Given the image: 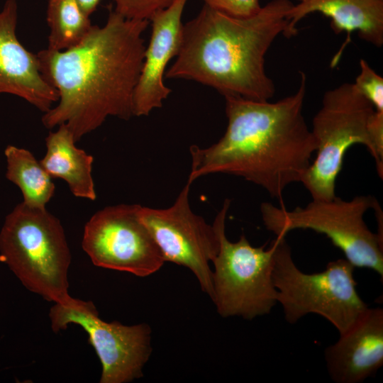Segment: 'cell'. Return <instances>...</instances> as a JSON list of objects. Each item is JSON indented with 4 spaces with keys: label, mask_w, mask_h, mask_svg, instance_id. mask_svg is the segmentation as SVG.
Here are the masks:
<instances>
[{
    "label": "cell",
    "mask_w": 383,
    "mask_h": 383,
    "mask_svg": "<svg viewBox=\"0 0 383 383\" xmlns=\"http://www.w3.org/2000/svg\"><path fill=\"white\" fill-rule=\"evenodd\" d=\"M150 21L127 19L110 9L106 23L92 26L77 45L36 55L41 73L58 94L43 125L65 124L76 142L109 116H133V98L143 65V34Z\"/></svg>",
    "instance_id": "1"
},
{
    "label": "cell",
    "mask_w": 383,
    "mask_h": 383,
    "mask_svg": "<svg viewBox=\"0 0 383 383\" xmlns=\"http://www.w3.org/2000/svg\"><path fill=\"white\" fill-rule=\"evenodd\" d=\"M298 89L277 101L226 96L228 125L214 144L191 145L187 182L213 173L242 177L282 199L289 184L300 182L312 162L316 142L303 107L306 76L299 72Z\"/></svg>",
    "instance_id": "2"
},
{
    "label": "cell",
    "mask_w": 383,
    "mask_h": 383,
    "mask_svg": "<svg viewBox=\"0 0 383 383\" xmlns=\"http://www.w3.org/2000/svg\"><path fill=\"white\" fill-rule=\"evenodd\" d=\"M293 5L290 0H271L248 17L204 5L184 24L179 52L165 77L196 81L223 96L269 101L275 87L266 73L265 57L278 35L287 32Z\"/></svg>",
    "instance_id": "3"
},
{
    "label": "cell",
    "mask_w": 383,
    "mask_h": 383,
    "mask_svg": "<svg viewBox=\"0 0 383 383\" xmlns=\"http://www.w3.org/2000/svg\"><path fill=\"white\" fill-rule=\"evenodd\" d=\"M71 252L60 221L46 209L18 204L0 232V261L30 292L60 303L68 292Z\"/></svg>",
    "instance_id": "4"
},
{
    "label": "cell",
    "mask_w": 383,
    "mask_h": 383,
    "mask_svg": "<svg viewBox=\"0 0 383 383\" xmlns=\"http://www.w3.org/2000/svg\"><path fill=\"white\" fill-rule=\"evenodd\" d=\"M271 243L277 301L288 323L294 324L306 315L316 313L329 321L340 335L367 310L356 289L355 267L348 260L331 261L323 271L308 274L294 263L285 236L276 235Z\"/></svg>",
    "instance_id": "5"
},
{
    "label": "cell",
    "mask_w": 383,
    "mask_h": 383,
    "mask_svg": "<svg viewBox=\"0 0 383 383\" xmlns=\"http://www.w3.org/2000/svg\"><path fill=\"white\" fill-rule=\"evenodd\" d=\"M374 112L373 105L353 83H343L324 93L311 128L316 142V155L300 182L312 199L330 200L335 196V182L345 154L355 144L367 148L382 178L383 159L370 131Z\"/></svg>",
    "instance_id": "6"
},
{
    "label": "cell",
    "mask_w": 383,
    "mask_h": 383,
    "mask_svg": "<svg viewBox=\"0 0 383 383\" xmlns=\"http://www.w3.org/2000/svg\"><path fill=\"white\" fill-rule=\"evenodd\" d=\"M377 201L370 196L350 200L335 196L316 200L305 207L288 211L269 202L261 204L265 228L275 235H284L295 229H309L326 235L344 253L355 267L368 268L383 277V240L372 232L364 221L365 212Z\"/></svg>",
    "instance_id": "7"
},
{
    "label": "cell",
    "mask_w": 383,
    "mask_h": 383,
    "mask_svg": "<svg viewBox=\"0 0 383 383\" xmlns=\"http://www.w3.org/2000/svg\"><path fill=\"white\" fill-rule=\"evenodd\" d=\"M231 201L226 199L213 226L219 250L212 261L213 296L217 312L224 318L240 316L251 320L269 313L277 303L272 272L274 249L270 243L253 247L244 234L236 242L226 235V219Z\"/></svg>",
    "instance_id": "8"
},
{
    "label": "cell",
    "mask_w": 383,
    "mask_h": 383,
    "mask_svg": "<svg viewBox=\"0 0 383 383\" xmlns=\"http://www.w3.org/2000/svg\"><path fill=\"white\" fill-rule=\"evenodd\" d=\"M49 317L55 333L76 324L87 333L101 364L100 383H127L143 376V367L152 353L151 329L148 324L126 326L104 321L91 301L71 296L55 303Z\"/></svg>",
    "instance_id": "9"
},
{
    "label": "cell",
    "mask_w": 383,
    "mask_h": 383,
    "mask_svg": "<svg viewBox=\"0 0 383 383\" xmlns=\"http://www.w3.org/2000/svg\"><path fill=\"white\" fill-rule=\"evenodd\" d=\"M139 204L105 207L86 223L83 250L99 267L147 277L165 262L163 255L139 216Z\"/></svg>",
    "instance_id": "10"
},
{
    "label": "cell",
    "mask_w": 383,
    "mask_h": 383,
    "mask_svg": "<svg viewBox=\"0 0 383 383\" xmlns=\"http://www.w3.org/2000/svg\"><path fill=\"white\" fill-rule=\"evenodd\" d=\"M187 182L174 204L165 209L140 206V218L160 250L165 262L187 267L203 292L213 296V270L210 267L219 250L213 225L190 208Z\"/></svg>",
    "instance_id": "11"
},
{
    "label": "cell",
    "mask_w": 383,
    "mask_h": 383,
    "mask_svg": "<svg viewBox=\"0 0 383 383\" xmlns=\"http://www.w3.org/2000/svg\"><path fill=\"white\" fill-rule=\"evenodd\" d=\"M188 0H174L150 20L151 34L145 46L140 73L133 98L134 116H148L162 106L172 90L164 82L166 68L179 52L184 24L183 11Z\"/></svg>",
    "instance_id": "12"
},
{
    "label": "cell",
    "mask_w": 383,
    "mask_h": 383,
    "mask_svg": "<svg viewBox=\"0 0 383 383\" xmlns=\"http://www.w3.org/2000/svg\"><path fill=\"white\" fill-rule=\"evenodd\" d=\"M17 21L16 0H6L0 8V94L15 95L45 113L58 94L41 73L36 54L18 40Z\"/></svg>",
    "instance_id": "13"
},
{
    "label": "cell",
    "mask_w": 383,
    "mask_h": 383,
    "mask_svg": "<svg viewBox=\"0 0 383 383\" xmlns=\"http://www.w3.org/2000/svg\"><path fill=\"white\" fill-rule=\"evenodd\" d=\"M324 357L328 374L336 383H360L383 365V309L367 308Z\"/></svg>",
    "instance_id": "14"
},
{
    "label": "cell",
    "mask_w": 383,
    "mask_h": 383,
    "mask_svg": "<svg viewBox=\"0 0 383 383\" xmlns=\"http://www.w3.org/2000/svg\"><path fill=\"white\" fill-rule=\"evenodd\" d=\"M288 11L289 21L284 36L290 38L298 32L297 23L307 15L318 12L331 19L336 34L347 33V40L332 61L335 65L343 48L356 32L359 37L377 48L383 45V0H296Z\"/></svg>",
    "instance_id": "15"
},
{
    "label": "cell",
    "mask_w": 383,
    "mask_h": 383,
    "mask_svg": "<svg viewBox=\"0 0 383 383\" xmlns=\"http://www.w3.org/2000/svg\"><path fill=\"white\" fill-rule=\"evenodd\" d=\"M76 140L65 124L50 131L45 138L46 153L40 162L52 178L65 181L72 194L94 201L96 194L91 174L93 157L78 148Z\"/></svg>",
    "instance_id": "16"
},
{
    "label": "cell",
    "mask_w": 383,
    "mask_h": 383,
    "mask_svg": "<svg viewBox=\"0 0 383 383\" xmlns=\"http://www.w3.org/2000/svg\"><path fill=\"white\" fill-rule=\"evenodd\" d=\"M4 154L7 162L6 176L21 189L23 203L32 208L46 209L55 194V186L40 161L29 150L13 145H8Z\"/></svg>",
    "instance_id": "17"
},
{
    "label": "cell",
    "mask_w": 383,
    "mask_h": 383,
    "mask_svg": "<svg viewBox=\"0 0 383 383\" xmlns=\"http://www.w3.org/2000/svg\"><path fill=\"white\" fill-rule=\"evenodd\" d=\"M46 21L50 28L47 48L57 51L77 45L93 26L77 0H48Z\"/></svg>",
    "instance_id": "18"
},
{
    "label": "cell",
    "mask_w": 383,
    "mask_h": 383,
    "mask_svg": "<svg viewBox=\"0 0 383 383\" xmlns=\"http://www.w3.org/2000/svg\"><path fill=\"white\" fill-rule=\"evenodd\" d=\"M360 71L353 82L357 89L373 105L375 111L383 113V78L363 59L360 60Z\"/></svg>",
    "instance_id": "19"
},
{
    "label": "cell",
    "mask_w": 383,
    "mask_h": 383,
    "mask_svg": "<svg viewBox=\"0 0 383 383\" xmlns=\"http://www.w3.org/2000/svg\"><path fill=\"white\" fill-rule=\"evenodd\" d=\"M114 11L123 17L148 21L158 11L170 6L174 0H113Z\"/></svg>",
    "instance_id": "20"
},
{
    "label": "cell",
    "mask_w": 383,
    "mask_h": 383,
    "mask_svg": "<svg viewBox=\"0 0 383 383\" xmlns=\"http://www.w3.org/2000/svg\"><path fill=\"white\" fill-rule=\"evenodd\" d=\"M204 5L235 17H248L258 12L259 0H201Z\"/></svg>",
    "instance_id": "21"
},
{
    "label": "cell",
    "mask_w": 383,
    "mask_h": 383,
    "mask_svg": "<svg viewBox=\"0 0 383 383\" xmlns=\"http://www.w3.org/2000/svg\"><path fill=\"white\" fill-rule=\"evenodd\" d=\"M101 0H77L82 11L89 16L95 11Z\"/></svg>",
    "instance_id": "22"
}]
</instances>
